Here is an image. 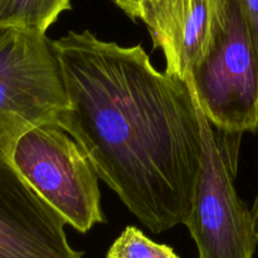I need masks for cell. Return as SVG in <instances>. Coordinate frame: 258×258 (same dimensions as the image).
<instances>
[{"label":"cell","mask_w":258,"mask_h":258,"mask_svg":"<svg viewBox=\"0 0 258 258\" xmlns=\"http://www.w3.org/2000/svg\"><path fill=\"white\" fill-rule=\"evenodd\" d=\"M68 97L57 120L98 178L154 233L184 224L202 158L196 101L185 81L90 30L52 40Z\"/></svg>","instance_id":"6da1fadb"},{"label":"cell","mask_w":258,"mask_h":258,"mask_svg":"<svg viewBox=\"0 0 258 258\" xmlns=\"http://www.w3.org/2000/svg\"><path fill=\"white\" fill-rule=\"evenodd\" d=\"M219 27L186 83L212 126L228 135L258 128V49L238 0H219Z\"/></svg>","instance_id":"7a4b0ae2"},{"label":"cell","mask_w":258,"mask_h":258,"mask_svg":"<svg viewBox=\"0 0 258 258\" xmlns=\"http://www.w3.org/2000/svg\"><path fill=\"white\" fill-rule=\"evenodd\" d=\"M68 107L59 62L45 34L0 29V156L30 128L57 125Z\"/></svg>","instance_id":"3957f363"},{"label":"cell","mask_w":258,"mask_h":258,"mask_svg":"<svg viewBox=\"0 0 258 258\" xmlns=\"http://www.w3.org/2000/svg\"><path fill=\"white\" fill-rule=\"evenodd\" d=\"M8 159L28 184L81 233L106 219L98 174L80 144L57 125L25 131Z\"/></svg>","instance_id":"277c9868"},{"label":"cell","mask_w":258,"mask_h":258,"mask_svg":"<svg viewBox=\"0 0 258 258\" xmlns=\"http://www.w3.org/2000/svg\"><path fill=\"white\" fill-rule=\"evenodd\" d=\"M196 105L201 122L202 158L184 224L196 242L198 258H252L258 237L252 211L239 199L234 186L236 165L224 154L197 101Z\"/></svg>","instance_id":"5b68a950"},{"label":"cell","mask_w":258,"mask_h":258,"mask_svg":"<svg viewBox=\"0 0 258 258\" xmlns=\"http://www.w3.org/2000/svg\"><path fill=\"white\" fill-rule=\"evenodd\" d=\"M66 224L0 156V258H82L68 242Z\"/></svg>","instance_id":"8992f818"},{"label":"cell","mask_w":258,"mask_h":258,"mask_svg":"<svg viewBox=\"0 0 258 258\" xmlns=\"http://www.w3.org/2000/svg\"><path fill=\"white\" fill-rule=\"evenodd\" d=\"M118 8L148 27L165 71L188 82L219 27V0H122Z\"/></svg>","instance_id":"52a82bcc"},{"label":"cell","mask_w":258,"mask_h":258,"mask_svg":"<svg viewBox=\"0 0 258 258\" xmlns=\"http://www.w3.org/2000/svg\"><path fill=\"white\" fill-rule=\"evenodd\" d=\"M71 0H0V29L43 33L66 10Z\"/></svg>","instance_id":"ba28073f"},{"label":"cell","mask_w":258,"mask_h":258,"mask_svg":"<svg viewBox=\"0 0 258 258\" xmlns=\"http://www.w3.org/2000/svg\"><path fill=\"white\" fill-rule=\"evenodd\" d=\"M106 258H179L171 247L156 243L136 227L128 226L110 247Z\"/></svg>","instance_id":"9c48e42d"},{"label":"cell","mask_w":258,"mask_h":258,"mask_svg":"<svg viewBox=\"0 0 258 258\" xmlns=\"http://www.w3.org/2000/svg\"><path fill=\"white\" fill-rule=\"evenodd\" d=\"M258 49V0H238Z\"/></svg>","instance_id":"30bf717a"},{"label":"cell","mask_w":258,"mask_h":258,"mask_svg":"<svg viewBox=\"0 0 258 258\" xmlns=\"http://www.w3.org/2000/svg\"><path fill=\"white\" fill-rule=\"evenodd\" d=\"M252 216H253V221H254V227H256V233L258 237V196L254 201L253 208H252Z\"/></svg>","instance_id":"8fae6325"},{"label":"cell","mask_w":258,"mask_h":258,"mask_svg":"<svg viewBox=\"0 0 258 258\" xmlns=\"http://www.w3.org/2000/svg\"><path fill=\"white\" fill-rule=\"evenodd\" d=\"M111 2H113V3H115V4H117V3L122 2V0H111Z\"/></svg>","instance_id":"7c38bea8"}]
</instances>
